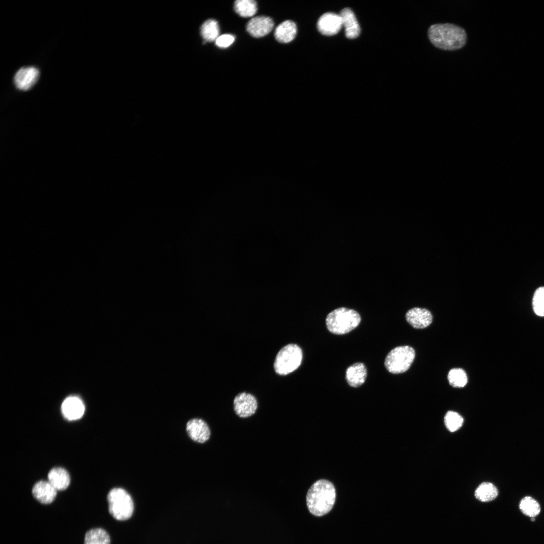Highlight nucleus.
Here are the masks:
<instances>
[{"mask_svg":"<svg viewBox=\"0 0 544 544\" xmlns=\"http://www.w3.org/2000/svg\"><path fill=\"white\" fill-rule=\"evenodd\" d=\"M219 27L217 21L209 19L201 25L200 33L203 39L207 42H213L219 36Z\"/></svg>","mask_w":544,"mask_h":544,"instance_id":"22","label":"nucleus"},{"mask_svg":"<svg viewBox=\"0 0 544 544\" xmlns=\"http://www.w3.org/2000/svg\"><path fill=\"white\" fill-rule=\"evenodd\" d=\"M450 384L454 387H463L467 382L465 372L461 368H453L448 374Z\"/></svg>","mask_w":544,"mask_h":544,"instance_id":"24","label":"nucleus"},{"mask_svg":"<svg viewBox=\"0 0 544 544\" xmlns=\"http://www.w3.org/2000/svg\"><path fill=\"white\" fill-rule=\"evenodd\" d=\"M522 513L526 516L534 517L540 512V506L538 502L530 496L522 498L519 505Z\"/></svg>","mask_w":544,"mask_h":544,"instance_id":"23","label":"nucleus"},{"mask_svg":"<svg viewBox=\"0 0 544 544\" xmlns=\"http://www.w3.org/2000/svg\"><path fill=\"white\" fill-rule=\"evenodd\" d=\"M415 357V352L410 346L397 347L387 354L384 365L386 369L393 374H399L407 371Z\"/></svg>","mask_w":544,"mask_h":544,"instance_id":"6","label":"nucleus"},{"mask_svg":"<svg viewBox=\"0 0 544 544\" xmlns=\"http://www.w3.org/2000/svg\"><path fill=\"white\" fill-rule=\"evenodd\" d=\"M428 35L436 47L445 50H455L463 47L466 43L464 29L450 23L436 24L430 26Z\"/></svg>","mask_w":544,"mask_h":544,"instance_id":"1","label":"nucleus"},{"mask_svg":"<svg viewBox=\"0 0 544 544\" xmlns=\"http://www.w3.org/2000/svg\"><path fill=\"white\" fill-rule=\"evenodd\" d=\"M367 369L362 363H356L349 366L346 372L348 383L352 387H358L363 384L367 377Z\"/></svg>","mask_w":544,"mask_h":544,"instance_id":"16","label":"nucleus"},{"mask_svg":"<svg viewBox=\"0 0 544 544\" xmlns=\"http://www.w3.org/2000/svg\"><path fill=\"white\" fill-rule=\"evenodd\" d=\"M32 493L33 497L40 503L48 504L55 499L57 490L48 481H40L34 485Z\"/></svg>","mask_w":544,"mask_h":544,"instance_id":"14","label":"nucleus"},{"mask_svg":"<svg viewBox=\"0 0 544 544\" xmlns=\"http://www.w3.org/2000/svg\"><path fill=\"white\" fill-rule=\"evenodd\" d=\"M335 497V489L332 483L324 479L319 480L313 484L307 492V508L312 514L323 516L333 507Z\"/></svg>","mask_w":544,"mask_h":544,"instance_id":"2","label":"nucleus"},{"mask_svg":"<svg viewBox=\"0 0 544 544\" xmlns=\"http://www.w3.org/2000/svg\"><path fill=\"white\" fill-rule=\"evenodd\" d=\"M61 412L66 419L71 421L76 420L83 416L85 405L82 400L77 396H69L63 401Z\"/></svg>","mask_w":544,"mask_h":544,"instance_id":"12","label":"nucleus"},{"mask_svg":"<svg viewBox=\"0 0 544 544\" xmlns=\"http://www.w3.org/2000/svg\"><path fill=\"white\" fill-rule=\"evenodd\" d=\"M186 430L189 437L196 442L203 443L210 438V427L201 419L194 418L189 420L186 424Z\"/></svg>","mask_w":544,"mask_h":544,"instance_id":"8","label":"nucleus"},{"mask_svg":"<svg viewBox=\"0 0 544 544\" xmlns=\"http://www.w3.org/2000/svg\"><path fill=\"white\" fill-rule=\"evenodd\" d=\"M274 26L271 18L259 16L252 18L247 23L246 30L252 36L260 38L267 35L273 30Z\"/></svg>","mask_w":544,"mask_h":544,"instance_id":"11","label":"nucleus"},{"mask_svg":"<svg viewBox=\"0 0 544 544\" xmlns=\"http://www.w3.org/2000/svg\"><path fill=\"white\" fill-rule=\"evenodd\" d=\"M235 39V36L232 34H223L219 36L216 40L215 44L220 48H227L234 42Z\"/></svg>","mask_w":544,"mask_h":544,"instance_id":"27","label":"nucleus"},{"mask_svg":"<svg viewBox=\"0 0 544 544\" xmlns=\"http://www.w3.org/2000/svg\"><path fill=\"white\" fill-rule=\"evenodd\" d=\"M108 510L111 515L118 520H125L132 515L134 505L130 495L124 489L115 488L107 495Z\"/></svg>","mask_w":544,"mask_h":544,"instance_id":"4","label":"nucleus"},{"mask_svg":"<svg viewBox=\"0 0 544 544\" xmlns=\"http://www.w3.org/2000/svg\"><path fill=\"white\" fill-rule=\"evenodd\" d=\"M532 307L537 315L544 316V287H539L535 291L532 299Z\"/></svg>","mask_w":544,"mask_h":544,"instance_id":"26","label":"nucleus"},{"mask_svg":"<svg viewBox=\"0 0 544 544\" xmlns=\"http://www.w3.org/2000/svg\"><path fill=\"white\" fill-rule=\"evenodd\" d=\"M531 521H535V519H534V517H532V518H531Z\"/></svg>","mask_w":544,"mask_h":544,"instance_id":"28","label":"nucleus"},{"mask_svg":"<svg viewBox=\"0 0 544 544\" xmlns=\"http://www.w3.org/2000/svg\"><path fill=\"white\" fill-rule=\"evenodd\" d=\"M318 31L323 35L332 36L337 34L343 25L339 15L333 13L323 14L317 23Z\"/></svg>","mask_w":544,"mask_h":544,"instance_id":"10","label":"nucleus"},{"mask_svg":"<svg viewBox=\"0 0 544 544\" xmlns=\"http://www.w3.org/2000/svg\"><path fill=\"white\" fill-rule=\"evenodd\" d=\"M463 422V418L455 412L448 411L444 417L445 426L450 432L458 430L462 426Z\"/></svg>","mask_w":544,"mask_h":544,"instance_id":"25","label":"nucleus"},{"mask_svg":"<svg viewBox=\"0 0 544 544\" xmlns=\"http://www.w3.org/2000/svg\"><path fill=\"white\" fill-rule=\"evenodd\" d=\"M297 32L296 24L292 21L286 20L276 27L274 35L276 40L279 42L287 43L295 38Z\"/></svg>","mask_w":544,"mask_h":544,"instance_id":"17","label":"nucleus"},{"mask_svg":"<svg viewBox=\"0 0 544 544\" xmlns=\"http://www.w3.org/2000/svg\"><path fill=\"white\" fill-rule=\"evenodd\" d=\"M48 482L57 491L65 490L70 484L67 471L61 467H54L48 474Z\"/></svg>","mask_w":544,"mask_h":544,"instance_id":"18","label":"nucleus"},{"mask_svg":"<svg viewBox=\"0 0 544 544\" xmlns=\"http://www.w3.org/2000/svg\"><path fill=\"white\" fill-rule=\"evenodd\" d=\"M39 76V70L35 67H22L16 72L14 76V84L20 90H28L35 85Z\"/></svg>","mask_w":544,"mask_h":544,"instance_id":"9","label":"nucleus"},{"mask_svg":"<svg viewBox=\"0 0 544 544\" xmlns=\"http://www.w3.org/2000/svg\"><path fill=\"white\" fill-rule=\"evenodd\" d=\"M406 321L414 328H424L432 322L431 313L425 308L414 307L410 309L405 315Z\"/></svg>","mask_w":544,"mask_h":544,"instance_id":"13","label":"nucleus"},{"mask_svg":"<svg viewBox=\"0 0 544 544\" xmlns=\"http://www.w3.org/2000/svg\"><path fill=\"white\" fill-rule=\"evenodd\" d=\"M233 406L236 415L241 418H247L255 413L258 407V402L253 395L243 392L236 395L233 400Z\"/></svg>","mask_w":544,"mask_h":544,"instance_id":"7","label":"nucleus"},{"mask_svg":"<svg viewBox=\"0 0 544 544\" xmlns=\"http://www.w3.org/2000/svg\"><path fill=\"white\" fill-rule=\"evenodd\" d=\"M234 8L239 16L245 18L253 16L257 10V3L253 0H237Z\"/></svg>","mask_w":544,"mask_h":544,"instance_id":"21","label":"nucleus"},{"mask_svg":"<svg viewBox=\"0 0 544 544\" xmlns=\"http://www.w3.org/2000/svg\"><path fill=\"white\" fill-rule=\"evenodd\" d=\"M303 358L302 350L296 344H289L278 352L274 364L276 373L286 375L294 371L300 366Z\"/></svg>","mask_w":544,"mask_h":544,"instance_id":"5","label":"nucleus"},{"mask_svg":"<svg viewBox=\"0 0 544 544\" xmlns=\"http://www.w3.org/2000/svg\"><path fill=\"white\" fill-rule=\"evenodd\" d=\"M110 538L106 530L95 528L88 530L85 536L84 544H110Z\"/></svg>","mask_w":544,"mask_h":544,"instance_id":"20","label":"nucleus"},{"mask_svg":"<svg viewBox=\"0 0 544 544\" xmlns=\"http://www.w3.org/2000/svg\"><path fill=\"white\" fill-rule=\"evenodd\" d=\"M339 15L345 28L346 36L349 39L358 37L360 33V27L353 12L349 8H345Z\"/></svg>","mask_w":544,"mask_h":544,"instance_id":"15","label":"nucleus"},{"mask_svg":"<svg viewBox=\"0 0 544 544\" xmlns=\"http://www.w3.org/2000/svg\"><path fill=\"white\" fill-rule=\"evenodd\" d=\"M360 321V315L356 311L345 307L333 310L326 318L328 330L335 334L350 332L358 326Z\"/></svg>","mask_w":544,"mask_h":544,"instance_id":"3","label":"nucleus"},{"mask_svg":"<svg viewBox=\"0 0 544 544\" xmlns=\"http://www.w3.org/2000/svg\"><path fill=\"white\" fill-rule=\"evenodd\" d=\"M498 495V490L493 484L484 482L479 486L475 491V498L483 502H490L494 500Z\"/></svg>","mask_w":544,"mask_h":544,"instance_id":"19","label":"nucleus"}]
</instances>
